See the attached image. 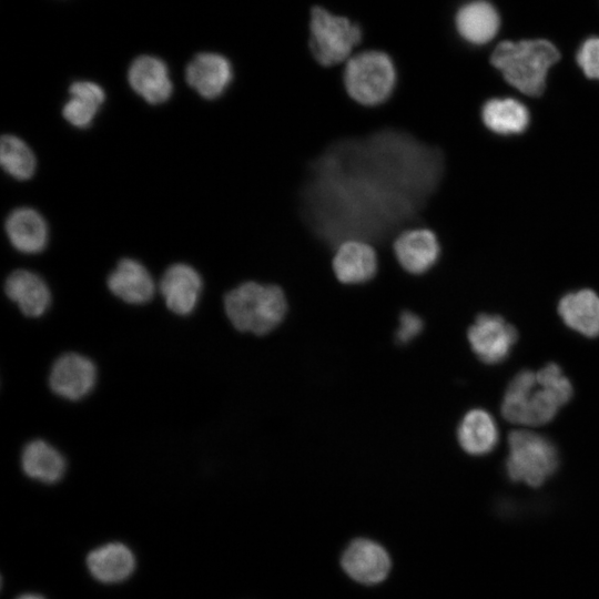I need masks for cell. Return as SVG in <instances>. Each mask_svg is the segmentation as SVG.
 <instances>
[{
	"label": "cell",
	"instance_id": "obj_26",
	"mask_svg": "<svg viewBox=\"0 0 599 599\" xmlns=\"http://www.w3.org/2000/svg\"><path fill=\"white\" fill-rule=\"evenodd\" d=\"M0 163L2 169L17 180H28L35 171V156L20 138L3 135L0 142Z\"/></svg>",
	"mask_w": 599,
	"mask_h": 599
},
{
	"label": "cell",
	"instance_id": "obj_29",
	"mask_svg": "<svg viewBox=\"0 0 599 599\" xmlns=\"http://www.w3.org/2000/svg\"><path fill=\"white\" fill-rule=\"evenodd\" d=\"M422 318L410 311H405L399 317V327L396 332V339L399 343L410 342L422 332Z\"/></svg>",
	"mask_w": 599,
	"mask_h": 599
},
{
	"label": "cell",
	"instance_id": "obj_13",
	"mask_svg": "<svg viewBox=\"0 0 599 599\" xmlns=\"http://www.w3.org/2000/svg\"><path fill=\"white\" fill-rule=\"evenodd\" d=\"M202 287V278L197 271L184 263L171 265L160 282V292L167 308L177 315L193 312Z\"/></svg>",
	"mask_w": 599,
	"mask_h": 599
},
{
	"label": "cell",
	"instance_id": "obj_3",
	"mask_svg": "<svg viewBox=\"0 0 599 599\" xmlns=\"http://www.w3.org/2000/svg\"><path fill=\"white\" fill-rule=\"evenodd\" d=\"M341 71L347 95L365 108L386 103L399 80L394 57L378 48L358 50L342 65Z\"/></svg>",
	"mask_w": 599,
	"mask_h": 599
},
{
	"label": "cell",
	"instance_id": "obj_23",
	"mask_svg": "<svg viewBox=\"0 0 599 599\" xmlns=\"http://www.w3.org/2000/svg\"><path fill=\"white\" fill-rule=\"evenodd\" d=\"M24 474L45 484L59 481L65 471V459L53 446L42 439L27 444L21 454Z\"/></svg>",
	"mask_w": 599,
	"mask_h": 599
},
{
	"label": "cell",
	"instance_id": "obj_14",
	"mask_svg": "<svg viewBox=\"0 0 599 599\" xmlns=\"http://www.w3.org/2000/svg\"><path fill=\"white\" fill-rule=\"evenodd\" d=\"M342 566L354 580L372 585L386 578L390 560L378 544L368 539H357L344 552Z\"/></svg>",
	"mask_w": 599,
	"mask_h": 599
},
{
	"label": "cell",
	"instance_id": "obj_28",
	"mask_svg": "<svg viewBox=\"0 0 599 599\" xmlns=\"http://www.w3.org/2000/svg\"><path fill=\"white\" fill-rule=\"evenodd\" d=\"M577 62L588 78L599 80V38H590L582 43Z\"/></svg>",
	"mask_w": 599,
	"mask_h": 599
},
{
	"label": "cell",
	"instance_id": "obj_12",
	"mask_svg": "<svg viewBox=\"0 0 599 599\" xmlns=\"http://www.w3.org/2000/svg\"><path fill=\"white\" fill-rule=\"evenodd\" d=\"M97 368L91 359L78 353H67L53 364L49 385L59 396L79 400L87 396L95 385Z\"/></svg>",
	"mask_w": 599,
	"mask_h": 599
},
{
	"label": "cell",
	"instance_id": "obj_21",
	"mask_svg": "<svg viewBox=\"0 0 599 599\" xmlns=\"http://www.w3.org/2000/svg\"><path fill=\"white\" fill-rule=\"evenodd\" d=\"M455 23L464 40L473 44H484L496 35L499 17L490 3L477 0L458 10Z\"/></svg>",
	"mask_w": 599,
	"mask_h": 599
},
{
	"label": "cell",
	"instance_id": "obj_16",
	"mask_svg": "<svg viewBox=\"0 0 599 599\" xmlns=\"http://www.w3.org/2000/svg\"><path fill=\"white\" fill-rule=\"evenodd\" d=\"M113 295L129 304H144L152 300L155 284L150 272L138 261L121 260L108 277Z\"/></svg>",
	"mask_w": 599,
	"mask_h": 599
},
{
	"label": "cell",
	"instance_id": "obj_1",
	"mask_svg": "<svg viewBox=\"0 0 599 599\" xmlns=\"http://www.w3.org/2000/svg\"><path fill=\"white\" fill-rule=\"evenodd\" d=\"M445 172L438 145L382 126L337 139L312 159L297 186V211L332 250L351 237L380 250L403 229L420 225Z\"/></svg>",
	"mask_w": 599,
	"mask_h": 599
},
{
	"label": "cell",
	"instance_id": "obj_27",
	"mask_svg": "<svg viewBox=\"0 0 599 599\" xmlns=\"http://www.w3.org/2000/svg\"><path fill=\"white\" fill-rule=\"evenodd\" d=\"M538 384L549 390L560 403L561 406L566 405L573 395V388L560 368L555 363H548L536 372Z\"/></svg>",
	"mask_w": 599,
	"mask_h": 599
},
{
	"label": "cell",
	"instance_id": "obj_9",
	"mask_svg": "<svg viewBox=\"0 0 599 599\" xmlns=\"http://www.w3.org/2000/svg\"><path fill=\"white\" fill-rule=\"evenodd\" d=\"M331 266L341 285L363 286L376 278L379 271V254L372 242L351 237L336 245Z\"/></svg>",
	"mask_w": 599,
	"mask_h": 599
},
{
	"label": "cell",
	"instance_id": "obj_24",
	"mask_svg": "<svg viewBox=\"0 0 599 599\" xmlns=\"http://www.w3.org/2000/svg\"><path fill=\"white\" fill-rule=\"evenodd\" d=\"M70 99L62 109L63 118L73 126L88 128L105 101L104 90L91 81H77L69 88Z\"/></svg>",
	"mask_w": 599,
	"mask_h": 599
},
{
	"label": "cell",
	"instance_id": "obj_10",
	"mask_svg": "<svg viewBox=\"0 0 599 599\" xmlns=\"http://www.w3.org/2000/svg\"><path fill=\"white\" fill-rule=\"evenodd\" d=\"M467 336L473 352L481 362L498 364L507 358L518 334L501 316L480 314L469 327Z\"/></svg>",
	"mask_w": 599,
	"mask_h": 599
},
{
	"label": "cell",
	"instance_id": "obj_19",
	"mask_svg": "<svg viewBox=\"0 0 599 599\" xmlns=\"http://www.w3.org/2000/svg\"><path fill=\"white\" fill-rule=\"evenodd\" d=\"M4 229L10 243L20 252L39 253L48 243V226L35 210L19 207L6 220Z\"/></svg>",
	"mask_w": 599,
	"mask_h": 599
},
{
	"label": "cell",
	"instance_id": "obj_25",
	"mask_svg": "<svg viewBox=\"0 0 599 599\" xmlns=\"http://www.w3.org/2000/svg\"><path fill=\"white\" fill-rule=\"evenodd\" d=\"M481 120L493 132L509 135L521 133L529 123V112L518 100L491 99L481 108Z\"/></svg>",
	"mask_w": 599,
	"mask_h": 599
},
{
	"label": "cell",
	"instance_id": "obj_6",
	"mask_svg": "<svg viewBox=\"0 0 599 599\" xmlns=\"http://www.w3.org/2000/svg\"><path fill=\"white\" fill-rule=\"evenodd\" d=\"M559 466V454L547 437L530 430H515L508 436L506 473L515 483L541 486Z\"/></svg>",
	"mask_w": 599,
	"mask_h": 599
},
{
	"label": "cell",
	"instance_id": "obj_20",
	"mask_svg": "<svg viewBox=\"0 0 599 599\" xmlns=\"http://www.w3.org/2000/svg\"><path fill=\"white\" fill-rule=\"evenodd\" d=\"M565 324L587 337L599 335V295L592 290L568 293L558 304Z\"/></svg>",
	"mask_w": 599,
	"mask_h": 599
},
{
	"label": "cell",
	"instance_id": "obj_17",
	"mask_svg": "<svg viewBox=\"0 0 599 599\" xmlns=\"http://www.w3.org/2000/svg\"><path fill=\"white\" fill-rule=\"evenodd\" d=\"M4 292L30 317L44 314L51 303V293L45 282L28 270L13 271L6 280Z\"/></svg>",
	"mask_w": 599,
	"mask_h": 599
},
{
	"label": "cell",
	"instance_id": "obj_5",
	"mask_svg": "<svg viewBox=\"0 0 599 599\" xmlns=\"http://www.w3.org/2000/svg\"><path fill=\"white\" fill-rule=\"evenodd\" d=\"M363 41L361 27L344 16L315 6L308 21L307 50L322 68H341Z\"/></svg>",
	"mask_w": 599,
	"mask_h": 599
},
{
	"label": "cell",
	"instance_id": "obj_22",
	"mask_svg": "<svg viewBox=\"0 0 599 599\" xmlns=\"http://www.w3.org/2000/svg\"><path fill=\"white\" fill-rule=\"evenodd\" d=\"M460 447L469 455L483 456L498 443V428L493 416L484 409L469 410L457 429Z\"/></svg>",
	"mask_w": 599,
	"mask_h": 599
},
{
	"label": "cell",
	"instance_id": "obj_30",
	"mask_svg": "<svg viewBox=\"0 0 599 599\" xmlns=\"http://www.w3.org/2000/svg\"><path fill=\"white\" fill-rule=\"evenodd\" d=\"M17 599H45V598L37 593H24V595L19 596Z\"/></svg>",
	"mask_w": 599,
	"mask_h": 599
},
{
	"label": "cell",
	"instance_id": "obj_4",
	"mask_svg": "<svg viewBox=\"0 0 599 599\" xmlns=\"http://www.w3.org/2000/svg\"><path fill=\"white\" fill-rule=\"evenodd\" d=\"M557 48L544 39L505 41L491 54V63L520 92L537 97L544 92L548 70L559 60Z\"/></svg>",
	"mask_w": 599,
	"mask_h": 599
},
{
	"label": "cell",
	"instance_id": "obj_7",
	"mask_svg": "<svg viewBox=\"0 0 599 599\" xmlns=\"http://www.w3.org/2000/svg\"><path fill=\"white\" fill-rule=\"evenodd\" d=\"M560 407L558 399L538 384L536 373L522 369L506 388L501 415L514 424L541 426L551 422Z\"/></svg>",
	"mask_w": 599,
	"mask_h": 599
},
{
	"label": "cell",
	"instance_id": "obj_15",
	"mask_svg": "<svg viewBox=\"0 0 599 599\" xmlns=\"http://www.w3.org/2000/svg\"><path fill=\"white\" fill-rule=\"evenodd\" d=\"M128 80L133 91L150 104L166 102L173 92L169 69L156 57L141 55L133 60Z\"/></svg>",
	"mask_w": 599,
	"mask_h": 599
},
{
	"label": "cell",
	"instance_id": "obj_2",
	"mask_svg": "<svg viewBox=\"0 0 599 599\" xmlns=\"http://www.w3.org/2000/svg\"><path fill=\"white\" fill-rule=\"evenodd\" d=\"M288 307L284 288L272 282L248 280L224 296V309L240 332L265 335L281 324Z\"/></svg>",
	"mask_w": 599,
	"mask_h": 599
},
{
	"label": "cell",
	"instance_id": "obj_11",
	"mask_svg": "<svg viewBox=\"0 0 599 599\" xmlns=\"http://www.w3.org/2000/svg\"><path fill=\"white\" fill-rule=\"evenodd\" d=\"M185 80L202 98H221L234 80L232 62L216 52L196 54L185 69Z\"/></svg>",
	"mask_w": 599,
	"mask_h": 599
},
{
	"label": "cell",
	"instance_id": "obj_8",
	"mask_svg": "<svg viewBox=\"0 0 599 599\" xmlns=\"http://www.w3.org/2000/svg\"><path fill=\"white\" fill-rule=\"evenodd\" d=\"M392 252L399 267L412 276H424L435 268L441 257L437 233L425 225L403 229L392 241Z\"/></svg>",
	"mask_w": 599,
	"mask_h": 599
},
{
	"label": "cell",
	"instance_id": "obj_18",
	"mask_svg": "<svg viewBox=\"0 0 599 599\" xmlns=\"http://www.w3.org/2000/svg\"><path fill=\"white\" fill-rule=\"evenodd\" d=\"M91 576L103 583L126 580L135 569L132 550L121 542H110L92 550L87 557Z\"/></svg>",
	"mask_w": 599,
	"mask_h": 599
}]
</instances>
